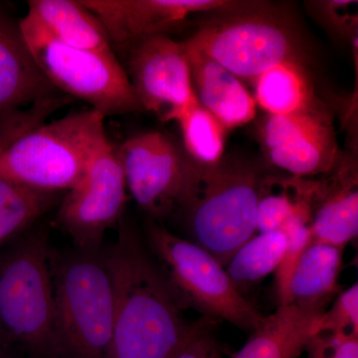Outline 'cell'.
I'll return each instance as SVG.
<instances>
[{
	"instance_id": "1",
	"label": "cell",
	"mask_w": 358,
	"mask_h": 358,
	"mask_svg": "<svg viewBox=\"0 0 358 358\" xmlns=\"http://www.w3.org/2000/svg\"><path fill=\"white\" fill-rule=\"evenodd\" d=\"M107 257L115 317L107 358H171L215 320L186 319L166 277L129 225Z\"/></svg>"
},
{
	"instance_id": "2",
	"label": "cell",
	"mask_w": 358,
	"mask_h": 358,
	"mask_svg": "<svg viewBox=\"0 0 358 358\" xmlns=\"http://www.w3.org/2000/svg\"><path fill=\"white\" fill-rule=\"evenodd\" d=\"M262 171L253 162L227 155L213 166L194 162L192 185L181 207L187 211L194 243L225 268L257 231Z\"/></svg>"
},
{
	"instance_id": "3",
	"label": "cell",
	"mask_w": 358,
	"mask_h": 358,
	"mask_svg": "<svg viewBox=\"0 0 358 358\" xmlns=\"http://www.w3.org/2000/svg\"><path fill=\"white\" fill-rule=\"evenodd\" d=\"M185 42L239 79L253 81L286 61L303 62L305 52L291 14L266 1H242L236 8L205 15Z\"/></svg>"
},
{
	"instance_id": "4",
	"label": "cell",
	"mask_w": 358,
	"mask_h": 358,
	"mask_svg": "<svg viewBox=\"0 0 358 358\" xmlns=\"http://www.w3.org/2000/svg\"><path fill=\"white\" fill-rule=\"evenodd\" d=\"M105 120L90 109L28 129L0 152V176L41 192H69L106 134Z\"/></svg>"
},
{
	"instance_id": "5",
	"label": "cell",
	"mask_w": 358,
	"mask_h": 358,
	"mask_svg": "<svg viewBox=\"0 0 358 358\" xmlns=\"http://www.w3.org/2000/svg\"><path fill=\"white\" fill-rule=\"evenodd\" d=\"M0 336L36 358H65L55 320L48 240L42 233L0 261Z\"/></svg>"
},
{
	"instance_id": "6",
	"label": "cell",
	"mask_w": 358,
	"mask_h": 358,
	"mask_svg": "<svg viewBox=\"0 0 358 358\" xmlns=\"http://www.w3.org/2000/svg\"><path fill=\"white\" fill-rule=\"evenodd\" d=\"M56 329L68 358H107L115 317V289L107 257L78 249L53 277Z\"/></svg>"
},
{
	"instance_id": "7",
	"label": "cell",
	"mask_w": 358,
	"mask_h": 358,
	"mask_svg": "<svg viewBox=\"0 0 358 358\" xmlns=\"http://www.w3.org/2000/svg\"><path fill=\"white\" fill-rule=\"evenodd\" d=\"M148 242L182 308L245 331L260 326L265 317L235 288L225 268L208 252L157 223L148 226Z\"/></svg>"
},
{
	"instance_id": "8",
	"label": "cell",
	"mask_w": 358,
	"mask_h": 358,
	"mask_svg": "<svg viewBox=\"0 0 358 358\" xmlns=\"http://www.w3.org/2000/svg\"><path fill=\"white\" fill-rule=\"evenodd\" d=\"M18 25L35 62L58 91L88 103L106 117L143 110L114 51L61 43L28 15Z\"/></svg>"
},
{
	"instance_id": "9",
	"label": "cell",
	"mask_w": 358,
	"mask_h": 358,
	"mask_svg": "<svg viewBox=\"0 0 358 358\" xmlns=\"http://www.w3.org/2000/svg\"><path fill=\"white\" fill-rule=\"evenodd\" d=\"M126 202V178L117 147L106 134L83 176L61 202L57 222L78 249L98 250L106 232L121 222Z\"/></svg>"
},
{
	"instance_id": "10",
	"label": "cell",
	"mask_w": 358,
	"mask_h": 358,
	"mask_svg": "<svg viewBox=\"0 0 358 358\" xmlns=\"http://www.w3.org/2000/svg\"><path fill=\"white\" fill-rule=\"evenodd\" d=\"M127 188L154 217L181 206L192 185L194 162L169 134H136L117 147Z\"/></svg>"
},
{
	"instance_id": "11",
	"label": "cell",
	"mask_w": 358,
	"mask_h": 358,
	"mask_svg": "<svg viewBox=\"0 0 358 358\" xmlns=\"http://www.w3.org/2000/svg\"><path fill=\"white\" fill-rule=\"evenodd\" d=\"M266 159L294 178L329 174L341 157L331 114L320 101L289 115H267L260 126Z\"/></svg>"
},
{
	"instance_id": "12",
	"label": "cell",
	"mask_w": 358,
	"mask_h": 358,
	"mask_svg": "<svg viewBox=\"0 0 358 358\" xmlns=\"http://www.w3.org/2000/svg\"><path fill=\"white\" fill-rule=\"evenodd\" d=\"M127 52V75L143 110L176 121L197 101L185 41L169 35L141 39Z\"/></svg>"
},
{
	"instance_id": "13",
	"label": "cell",
	"mask_w": 358,
	"mask_h": 358,
	"mask_svg": "<svg viewBox=\"0 0 358 358\" xmlns=\"http://www.w3.org/2000/svg\"><path fill=\"white\" fill-rule=\"evenodd\" d=\"M100 21L110 43L124 51L136 42L167 35L195 15L236 8L233 0H81Z\"/></svg>"
},
{
	"instance_id": "14",
	"label": "cell",
	"mask_w": 358,
	"mask_h": 358,
	"mask_svg": "<svg viewBox=\"0 0 358 358\" xmlns=\"http://www.w3.org/2000/svg\"><path fill=\"white\" fill-rule=\"evenodd\" d=\"M61 96L35 62L18 22L0 13V124L35 103Z\"/></svg>"
},
{
	"instance_id": "15",
	"label": "cell",
	"mask_w": 358,
	"mask_h": 358,
	"mask_svg": "<svg viewBox=\"0 0 358 358\" xmlns=\"http://www.w3.org/2000/svg\"><path fill=\"white\" fill-rule=\"evenodd\" d=\"M329 176L317 180L310 225L312 242L345 249L358 233L357 164L343 157Z\"/></svg>"
},
{
	"instance_id": "16",
	"label": "cell",
	"mask_w": 358,
	"mask_h": 358,
	"mask_svg": "<svg viewBox=\"0 0 358 358\" xmlns=\"http://www.w3.org/2000/svg\"><path fill=\"white\" fill-rule=\"evenodd\" d=\"M185 46L193 91L200 105L227 129L253 121L257 114L256 102L239 78L202 52L186 43Z\"/></svg>"
},
{
	"instance_id": "17",
	"label": "cell",
	"mask_w": 358,
	"mask_h": 358,
	"mask_svg": "<svg viewBox=\"0 0 358 358\" xmlns=\"http://www.w3.org/2000/svg\"><path fill=\"white\" fill-rule=\"evenodd\" d=\"M343 249L312 242L296 266L289 288V305L317 315L327 310L339 292Z\"/></svg>"
},
{
	"instance_id": "18",
	"label": "cell",
	"mask_w": 358,
	"mask_h": 358,
	"mask_svg": "<svg viewBox=\"0 0 358 358\" xmlns=\"http://www.w3.org/2000/svg\"><path fill=\"white\" fill-rule=\"evenodd\" d=\"M26 15L61 43L87 50L114 51L103 25L81 0H30Z\"/></svg>"
},
{
	"instance_id": "19",
	"label": "cell",
	"mask_w": 358,
	"mask_h": 358,
	"mask_svg": "<svg viewBox=\"0 0 358 358\" xmlns=\"http://www.w3.org/2000/svg\"><path fill=\"white\" fill-rule=\"evenodd\" d=\"M319 315L294 305L279 306L274 313L264 317L233 358H299Z\"/></svg>"
},
{
	"instance_id": "20",
	"label": "cell",
	"mask_w": 358,
	"mask_h": 358,
	"mask_svg": "<svg viewBox=\"0 0 358 358\" xmlns=\"http://www.w3.org/2000/svg\"><path fill=\"white\" fill-rule=\"evenodd\" d=\"M256 105L267 115H289L319 102L303 62L286 61L254 80Z\"/></svg>"
},
{
	"instance_id": "21",
	"label": "cell",
	"mask_w": 358,
	"mask_h": 358,
	"mask_svg": "<svg viewBox=\"0 0 358 358\" xmlns=\"http://www.w3.org/2000/svg\"><path fill=\"white\" fill-rule=\"evenodd\" d=\"M317 180L264 176L257 206L259 233L277 232L299 212L313 211Z\"/></svg>"
},
{
	"instance_id": "22",
	"label": "cell",
	"mask_w": 358,
	"mask_h": 358,
	"mask_svg": "<svg viewBox=\"0 0 358 358\" xmlns=\"http://www.w3.org/2000/svg\"><path fill=\"white\" fill-rule=\"evenodd\" d=\"M287 246L282 232L259 233L242 245L225 266L226 273L235 288L243 294L275 272Z\"/></svg>"
},
{
	"instance_id": "23",
	"label": "cell",
	"mask_w": 358,
	"mask_h": 358,
	"mask_svg": "<svg viewBox=\"0 0 358 358\" xmlns=\"http://www.w3.org/2000/svg\"><path fill=\"white\" fill-rule=\"evenodd\" d=\"M57 202V193L33 189L0 176V245L31 225Z\"/></svg>"
},
{
	"instance_id": "24",
	"label": "cell",
	"mask_w": 358,
	"mask_h": 358,
	"mask_svg": "<svg viewBox=\"0 0 358 358\" xmlns=\"http://www.w3.org/2000/svg\"><path fill=\"white\" fill-rule=\"evenodd\" d=\"M183 148L188 157L202 166H213L224 157L227 129L195 101L178 115Z\"/></svg>"
},
{
	"instance_id": "25",
	"label": "cell",
	"mask_w": 358,
	"mask_h": 358,
	"mask_svg": "<svg viewBox=\"0 0 358 358\" xmlns=\"http://www.w3.org/2000/svg\"><path fill=\"white\" fill-rule=\"evenodd\" d=\"M310 214H294L280 230L287 238L281 262L275 270V289L279 306L289 305V288L303 252L312 243Z\"/></svg>"
},
{
	"instance_id": "26",
	"label": "cell",
	"mask_w": 358,
	"mask_h": 358,
	"mask_svg": "<svg viewBox=\"0 0 358 358\" xmlns=\"http://www.w3.org/2000/svg\"><path fill=\"white\" fill-rule=\"evenodd\" d=\"M320 333L358 334V285L341 292L331 307L313 324V334Z\"/></svg>"
},
{
	"instance_id": "27",
	"label": "cell",
	"mask_w": 358,
	"mask_h": 358,
	"mask_svg": "<svg viewBox=\"0 0 358 358\" xmlns=\"http://www.w3.org/2000/svg\"><path fill=\"white\" fill-rule=\"evenodd\" d=\"M308 4L317 20L331 34L350 42L357 35V1L331 0L310 2Z\"/></svg>"
},
{
	"instance_id": "28",
	"label": "cell",
	"mask_w": 358,
	"mask_h": 358,
	"mask_svg": "<svg viewBox=\"0 0 358 358\" xmlns=\"http://www.w3.org/2000/svg\"><path fill=\"white\" fill-rule=\"evenodd\" d=\"M305 352L307 358H358V334H313Z\"/></svg>"
},
{
	"instance_id": "29",
	"label": "cell",
	"mask_w": 358,
	"mask_h": 358,
	"mask_svg": "<svg viewBox=\"0 0 358 358\" xmlns=\"http://www.w3.org/2000/svg\"><path fill=\"white\" fill-rule=\"evenodd\" d=\"M171 358H224L211 329L199 334L183 345Z\"/></svg>"
},
{
	"instance_id": "30",
	"label": "cell",
	"mask_w": 358,
	"mask_h": 358,
	"mask_svg": "<svg viewBox=\"0 0 358 358\" xmlns=\"http://www.w3.org/2000/svg\"><path fill=\"white\" fill-rule=\"evenodd\" d=\"M0 358H8V357H7L6 353L2 352L1 348H0Z\"/></svg>"
},
{
	"instance_id": "31",
	"label": "cell",
	"mask_w": 358,
	"mask_h": 358,
	"mask_svg": "<svg viewBox=\"0 0 358 358\" xmlns=\"http://www.w3.org/2000/svg\"><path fill=\"white\" fill-rule=\"evenodd\" d=\"M4 147V143H2L1 141H0V152H1L2 148Z\"/></svg>"
}]
</instances>
